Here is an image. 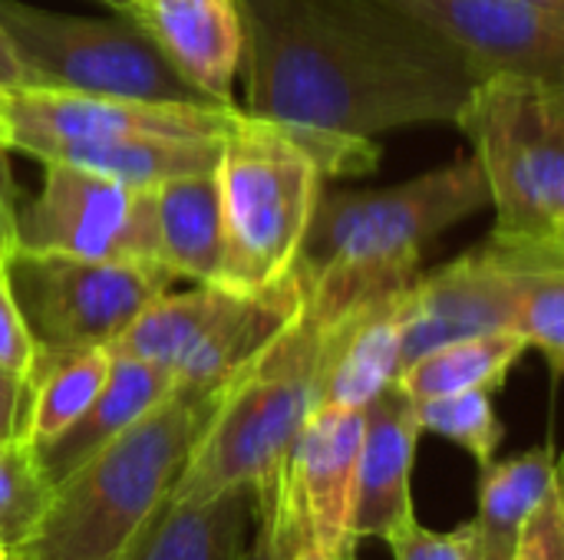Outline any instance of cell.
I'll list each match as a JSON object with an SVG mask.
<instances>
[{
  "label": "cell",
  "mask_w": 564,
  "mask_h": 560,
  "mask_svg": "<svg viewBox=\"0 0 564 560\" xmlns=\"http://www.w3.org/2000/svg\"><path fill=\"white\" fill-rule=\"evenodd\" d=\"M446 36L479 79H564V10L535 0H393Z\"/></svg>",
  "instance_id": "7c38bea8"
},
{
  "label": "cell",
  "mask_w": 564,
  "mask_h": 560,
  "mask_svg": "<svg viewBox=\"0 0 564 560\" xmlns=\"http://www.w3.org/2000/svg\"><path fill=\"white\" fill-rule=\"evenodd\" d=\"M304 545L311 541L297 528V521L278 502H271L264 508H254V538L241 560H297Z\"/></svg>",
  "instance_id": "f546056e"
},
{
  "label": "cell",
  "mask_w": 564,
  "mask_h": 560,
  "mask_svg": "<svg viewBox=\"0 0 564 560\" xmlns=\"http://www.w3.org/2000/svg\"><path fill=\"white\" fill-rule=\"evenodd\" d=\"M36 383L0 366V442L26 439Z\"/></svg>",
  "instance_id": "d6a6232c"
},
{
  "label": "cell",
  "mask_w": 564,
  "mask_h": 560,
  "mask_svg": "<svg viewBox=\"0 0 564 560\" xmlns=\"http://www.w3.org/2000/svg\"><path fill=\"white\" fill-rule=\"evenodd\" d=\"M0 26L43 89L225 106L195 89L135 20H93L0 0Z\"/></svg>",
  "instance_id": "52a82bcc"
},
{
  "label": "cell",
  "mask_w": 564,
  "mask_h": 560,
  "mask_svg": "<svg viewBox=\"0 0 564 560\" xmlns=\"http://www.w3.org/2000/svg\"><path fill=\"white\" fill-rule=\"evenodd\" d=\"M238 106L152 102L129 96H96L69 89H13L0 92L7 149L26 135L56 139H135V135H228Z\"/></svg>",
  "instance_id": "30bf717a"
},
{
  "label": "cell",
  "mask_w": 564,
  "mask_h": 560,
  "mask_svg": "<svg viewBox=\"0 0 564 560\" xmlns=\"http://www.w3.org/2000/svg\"><path fill=\"white\" fill-rule=\"evenodd\" d=\"M102 3H109V7H112V10H119L122 17L129 13V0H102Z\"/></svg>",
  "instance_id": "8d00e7d4"
},
{
  "label": "cell",
  "mask_w": 564,
  "mask_h": 560,
  "mask_svg": "<svg viewBox=\"0 0 564 560\" xmlns=\"http://www.w3.org/2000/svg\"><path fill=\"white\" fill-rule=\"evenodd\" d=\"M10 149H20L40 162H69L135 188H159L175 178L218 172L225 155V135H135V139H56L26 135Z\"/></svg>",
  "instance_id": "ac0fdd59"
},
{
  "label": "cell",
  "mask_w": 564,
  "mask_h": 560,
  "mask_svg": "<svg viewBox=\"0 0 564 560\" xmlns=\"http://www.w3.org/2000/svg\"><path fill=\"white\" fill-rule=\"evenodd\" d=\"M558 452L552 442L525 449L512 459L489 462L479 475V508L473 518L476 528V558L519 560L525 535L539 508L552 495Z\"/></svg>",
  "instance_id": "44dd1931"
},
{
  "label": "cell",
  "mask_w": 564,
  "mask_h": 560,
  "mask_svg": "<svg viewBox=\"0 0 564 560\" xmlns=\"http://www.w3.org/2000/svg\"><path fill=\"white\" fill-rule=\"evenodd\" d=\"M0 145H7V139H3V119H0Z\"/></svg>",
  "instance_id": "ab89813d"
},
{
  "label": "cell",
  "mask_w": 564,
  "mask_h": 560,
  "mask_svg": "<svg viewBox=\"0 0 564 560\" xmlns=\"http://www.w3.org/2000/svg\"><path fill=\"white\" fill-rule=\"evenodd\" d=\"M492 267L506 277L512 294V327L542 350L545 360L564 356V234L502 241L486 238L479 244Z\"/></svg>",
  "instance_id": "7402d4cb"
},
{
  "label": "cell",
  "mask_w": 564,
  "mask_h": 560,
  "mask_svg": "<svg viewBox=\"0 0 564 560\" xmlns=\"http://www.w3.org/2000/svg\"><path fill=\"white\" fill-rule=\"evenodd\" d=\"M360 446L364 409L314 406L291 446L278 495L271 498L297 521L307 541L317 545L330 560L354 554L350 515Z\"/></svg>",
  "instance_id": "8fae6325"
},
{
  "label": "cell",
  "mask_w": 564,
  "mask_h": 560,
  "mask_svg": "<svg viewBox=\"0 0 564 560\" xmlns=\"http://www.w3.org/2000/svg\"><path fill=\"white\" fill-rule=\"evenodd\" d=\"M175 389V376L165 366L112 353L109 376L93 399V406L46 449L36 452L43 475L50 485L63 482L79 462H86L93 452H99L106 442H112L119 432H126L132 422H139L152 406H159Z\"/></svg>",
  "instance_id": "ffe728a7"
},
{
  "label": "cell",
  "mask_w": 564,
  "mask_h": 560,
  "mask_svg": "<svg viewBox=\"0 0 564 560\" xmlns=\"http://www.w3.org/2000/svg\"><path fill=\"white\" fill-rule=\"evenodd\" d=\"M112 366V350H83L69 356L40 360L33 370V409L26 426V442L33 452L46 449L53 439H59L99 396L106 376Z\"/></svg>",
  "instance_id": "484cf974"
},
{
  "label": "cell",
  "mask_w": 564,
  "mask_h": 560,
  "mask_svg": "<svg viewBox=\"0 0 564 560\" xmlns=\"http://www.w3.org/2000/svg\"><path fill=\"white\" fill-rule=\"evenodd\" d=\"M53 485L26 439L0 442V545L7 554L40 525Z\"/></svg>",
  "instance_id": "83f0119b"
},
{
  "label": "cell",
  "mask_w": 564,
  "mask_h": 560,
  "mask_svg": "<svg viewBox=\"0 0 564 560\" xmlns=\"http://www.w3.org/2000/svg\"><path fill=\"white\" fill-rule=\"evenodd\" d=\"M321 350L324 320L304 300L301 317L218 393L172 492L182 498L251 492L254 508L268 505L278 495L291 446L317 406Z\"/></svg>",
  "instance_id": "5b68a950"
},
{
  "label": "cell",
  "mask_w": 564,
  "mask_h": 560,
  "mask_svg": "<svg viewBox=\"0 0 564 560\" xmlns=\"http://www.w3.org/2000/svg\"><path fill=\"white\" fill-rule=\"evenodd\" d=\"M245 112L297 129L373 139L456 122L479 76L393 0H238Z\"/></svg>",
  "instance_id": "6da1fadb"
},
{
  "label": "cell",
  "mask_w": 564,
  "mask_h": 560,
  "mask_svg": "<svg viewBox=\"0 0 564 560\" xmlns=\"http://www.w3.org/2000/svg\"><path fill=\"white\" fill-rule=\"evenodd\" d=\"M486 205L492 198L476 155L380 191H321L294 261L307 307L334 323L413 287L423 251Z\"/></svg>",
  "instance_id": "7a4b0ae2"
},
{
  "label": "cell",
  "mask_w": 564,
  "mask_h": 560,
  "mask_svg": "<svg viewBox=\"0 0 564 560\" xmlns=\"http://www.w3.org/2000/svg\"><path fill=\"white\" fill-rule=\"evenodd\" d=\"M337 560H357V558H354V554H347V558H337Z\"/></svg>",
  "instance_id": "b9f144b4"
},
{
  "label": "cell",
  "mask_w": 564,
  "mask_h": 560,
  "mask_svg": "<svg viewBox=\"0 0 564 560\" xmlns=\"http://www.w3.org/2000/svg\"><path fill=\"white\" fill-rule=\"evenodd\" d=\"M33 73L26 69V63L20 59L10 33L0 26V92H13V89H33Z\"/></svg>",
  "instance_id": "e575fe53"
},
{
  "label": "cell",
  "mask_w": 564,
  "mask_h": 560,
  "mask_svg": "<svg viewBox=\"0 0 564 560\" xmlns=\"http://www.w3.org/2000/svg\"><path fill=\"white\" fill-rule=\"evenodd\" d=\"M135 20L165 59L205 96L235 102V76L245 56L238 0H129Z\"/></svg>",
  "instance_id": "2e32d148"
},
{
  "label": "cell",
  "mask_w": 564,
  "mask_h": 560,
  "mask_svg": "<svg viewBox=\"0 0 564 560\" xmlns=\"http://www.w3.org/2000/svg\"><path fill=\"white\" fill-rule=\"evenodd\" d=\"M7 274L33 333L36 363L99 347L112 350L132 320L178 281L165 267L23 248L10 254Z\"/></svg>",
  "instance_id": "ba28073f"
},
{
  "label": "cell",
  "mask_w": 564,
  "mask_h": 560,
  "mask_svg": "<svg viewBox=\"0 0 564 560\" xmlns=\"http://www.w3.org/2000/svg\"><path fill=\"white\" fill-rule=\"evenodd\" d=\"M155 208L162 264L175 277L218 284L225 264V201L218 172L159 185Z\"/></svg>",
  "instance_id": "603a6c76"
},
{
  "label": "cell",
  "mask_w": 564,
  "mask_h": 560,
  "mask_svg": "<svg viewBox=\"0 0 564 560\" xmlns=\"http://www.w3.org/2000/svg\"><path fill=\"white\" fill-rule=\"evenodd\" d=\"M387 545L393 551V560H479L473 521H466L453 531H433L413 518L397 535H390Z\"/></svg>",
  "instance_id": "f1b7e54d"
},
{
  "label": "cell",
  "mask_w": 564,
  "mask_h": 560,
  "mask_svg": "<svg viewBox=\"0 0 564 560\" xmlns=\"http://www.w3.org/2000/svg\"><path fill=\"white\" fill-rule=\"evenodd\" d=\"M218 396L198 399L172 389L139 422L79 462L40 525L7 554L10 560H119L139 525L175 488L198 446Z\"/></svg>",
  "instance_id": "277c9868"
},
{
  "label": "cell",
  "mask_w": 564,
  "mask_h": 560,
  "mask_svg": "<svg viewBox=\"0 0 564 560\" xmlns=\"http://www.w3.org/2000/svg\"><path fill=\"white\" fill-rule=\"evenodd\" d=\"M416 403L400 383L387 386L364 409V446L350 515L354 548L367 538H390L413 521V462L420 446Z\"/></svg>",
  "instance_id": "4fadbf2b"
},
{
  "label": "cell",
  "mask_w": 564,
  "mask_h": 560,
  "mask_svg": "<svg viewBox=\"0 0 564 560\" xmlns=\"http://www.w3.org/2000/svg\"><path fill=\"white\" fill-rule=\"evenodd\" d=\"M529 340L516 330H496L482 337H466L436 347L433 353L413 360L400 373V386L410 399H433V396H456L469 389H502L512 366L525 356Z\"/></svg>",
  "instance_id": "cb8c5ba5"
},
{
  "label": "cell",
  "mask_w": 564,
  "mask_h": 560,
  "mask_svg": "<svg viewBox=\"0 0 564 560\" xmlns=\"http://www.w3.org/2000/svg\"><path fill=\"white\" fill-rule=\"evenodd\" d=\"M3 152H7V145H0V267L10 261V254L20 244V211L13 205V182H10Z\"/></svg>",
  "instance_id": "836d02e7"
},
{
  "label": "cell",
  "mask_w": 564,
  "mask_h": 560,
  "mask_svg": "<svg viewBox=\"0 0 564 560\" xmlns=\"http://www.w3.org/2000/svg\"><path fill=\"white\" fill-rule=\"evenodd\" d=\"M17 248L165 267L155 188H135L69 162H43V188L20 211Z\"/></svg>",
  "instance_id": "9c48e42d"
},
{
  "label": "cell",
  "mask_w": 564,
  "mask_h": 560,
  "mask_svg": "<svg viewBox=\"0 0 564 560\" xmlns=\"http://www.w3.org/2000/svg\"><path fill=\"white\" fill-rule=\"evenodd\" d=\"M297 560H330V558H327L317 545H304V548H301V554H297Z\"/></svg>",
  "instance_id": "d590c367"
},
{
  "label": "cell",
  "mask_w": 564,
  "mask_h": 560,
  "mask_svg": "<svg viewBox=\"0 0 564 560\" xmlns=\"http://www.w3.org/2000/svg\"><path fill=\"white\" fill-rule=\"evenodd\" d=\"M519 560H564V455L555 462L552 495L539 508Z\"/></svg>",
  "instance_id": "1f68e13d"
},
{
  "label": "cell",
  "mask_w": 564,
  "mask_h": 560,
  "mask_svg": "<svg viewBox=\"0 0 564 560\" xmlns=\"http://www.w3.org/2000/svg\"><path fill=\"white\" fill-rule=\"evenodd\" d=\"M406 290L377 297L334 323H324L317 406L367 409L403 370Z\"/></svg>",
  "instance_id": "e0dca14e"
},
{
  "label": "cell",
  "mask_w": 564,
  "mask_h": 560,
  "mask_svg": "<svg viewBox=\"0 0 564 560\" xmlns=\"http://www.w3.org/2000/svg\"><path fill=\"white\" fill-rule=\"evenodd\" d=\"M456 125L489 182L492 238L564 234V79L486 76L456 112Z\"/></svg>",
  "instance_id": "8992f818"
},
{
  "label": "cell",
  "mask_w": 564,
  "mask_h": 560,
  "mask_svg": "<svg viewBox=\"0 0 564 560\" xmlns=\"http://www.w3.org/2000/svg\"><path fill=\"white\" fill-rule=\"evenodd\" d=\"M512 294L482 248L449 261L433 274H420L406 297L403 370L443 343L482 337L512 327ZM400 370V373H403Z\"/></svg>",
  "instance_id": "5bb4252c"
},
{
  "label": "cell",
  "mask_w": 564,
  "mask_h": 560,
  "mask_svg": "<svg viewBox=\"0 0 564 560\" xmlns=\"http://www.w3.org/2000/svg\"><path fill=\"white\" fill-rule=\"evenodd\" d=\"M304 310L297 271L261 290H225V300L198 343L175 366V389L208 399L218 396L248 363H254Z\"/></svg>",
  "instance_id": "9a60e30c"
},
{
  "label": "cell",
  "mask_w": 564,
  "mask_h": 560,
  "mask_svg": "<svg viewBox=\"0 0 564 560\" xmlns=\"http://www.w3.org/2000/svg\"><path fill=\"white\" fill-rule=\"evenodd\" d=\"M549 366H552V370H555V373H558V376H564V356H562V360H552V363H549Z\"/></svg>",
  "instance_id": "74e56055"
},
{
  "label": "cell",
  "mask_w": 564,
  "mask_h": 560,
  "mask_svg": "<svg viewBox=\"0 0 564 560\" xmlns=\"http://www.w3.org/2000/svg\"><path fill=\"white\" fill-rule=\"evenodd\" d=\"M0 558H7V548L3 545H0Z\"/></svg>",
  "instance_id": "60d3db41"
},
{
  "label": "cell",
  "mask_w": 564,
  "mask_h": 560,
  "mask_svg": "<svg viewBox=\"0 0 564 560\" xmlns=\"http://www.w3.org/2000/svg\"><path fill=\"white\" fill-rule=\"evenodd\" d=\"M0 560H10V558H0Z\"/></svg>",
  "instance_id": "7bdbcfd3"
},
{
  "label": "cell",
  "mask_w": 564,
  "mask_h": 560,
  "mask_svg": "<svg viewBox=\"0 0 564 560\" xmlns=\"http://www.w3.org/2000/svg\"><path fill=\"white\" fill-rule=\"evenodd\" d=\"M416 403V399H413ZM416 419L423 432L443 436L466 449L479 472L496 462V452L506 439V426L496 413L492 393L489 389H469L456 396H433L416 403Z\"/></svg>",
  "instance_id": "4316f807"
},
{
  "label": "cell",
  "mask_w": 564,
  "mask_h": 560,
  "mask_svg": "<svg viewBox=\"0 0 564 560\" xmlns=\"http://www.w3.org/2000/svg\"><path fill=\"white\" fill-rule=\"evenodd\" d=\"M225 290L228 287L221 284H198L185 294H159L116 340L112 353L165 366L175 376V366L185 360V353L198 343V337L218 314Z\"/></svg>",
  "instance_id": "d4e9b609"
},
{
  "label": "cell",
  "mask_w": 564,
  "mask_h": 560,
  "mask_svg": "<svg viewBox=\"0 0 564 560\" xmlns=\"http://www.w3.org/2000/svg\"><path fill=\"white\" fill-rule=\"evenodd\" d=\"M0 366L10 373L30 376V380L36 370V343H33V333L17 307L7 264L0 267Z\"/></svg>",
  "instance_id": "4dcf8cb0"
},
{
  "label": "cell",
  "mask_w": 564,
  "mask_h": 560,
  "mask_svg": "<svg viewBox=\"0 0 564 560\" xmlns=\"http://www.w3.org/2000/svg\"><path fill=\"white\" fill-rule=\"evenodd\" d=\"M254 525L251 492L182 498L169 492L119 560H241Z\"/></svg>",
  "instance_id": "d6986e66"
},
{
  "label": "cell",
  "mask_w": 564,
  "mask_h": 560,
  "mask_svg": "<svg viewBox=\"0 0 564 560\" xmlns=\"http://www.w3.org/2000/svg\"><path fill=\"white\" fill-rule=\"evenodd\" d=\"M535 3H545V7H555V10H564V0H535Z\"/></svg>",
  "instance_id": "f35d334b"
},
{
  "label": "cell",
  "mask_w": 564,
  "mask_h": 560,
  "mask_svg": "<svg viewBox=\"0 0 564 560\" xmlns=\"http://www.w3.org/2000/svg\"><path fill=\"white\" fill-rule=\"evenodd\" d=\"M373 139L284 125L238 109L218 165L225 201L221 287L261 290L294 271L327 175H370Z\"/></svg>",
  "instance_id": "3957f363"
}]
</instances>
